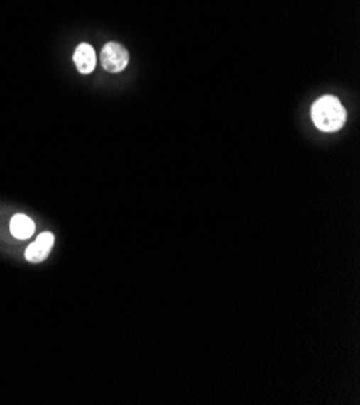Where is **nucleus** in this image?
I'll use <instances>...</instances> for the list:
<instances>
[{
	"instance_id": "obj_1",
	"label": "nucleus",
	"mask_w": 360,
	"mask_h": 405,
	"mask_svg": "<svg viewBox=\"0 0 360 405\" xmlns=\"http://www.w3.org/2000/svg\"><path fill=\"white\" fill-rule=\"evenodd\" d=\"M312 121L323 133H334L344 126L346 110L338 97L323 96L312 105Z\"/></svg>"
},
{
	"instance_id": "obj_2",
	"label": "nucleus",
	"mask_w": 360,
	"mask_h": 405,
	"mask_svg": "<svg viewBox=\"0 0 360 405\" xmlns=\"http://www.w3.org/2000/svg\"><path fill=\"white\" fill-rule=\"evenodd\" d=\"M100 58H102L104 68L107 70L109 73H120L128 67L129 54L121 44L109 43L104 45Z\"/></svg>"
},
{
	"instance_id": "obj_3",
	"label": "nucleus",
	"mask_w": 360,
	"mask_h": 405,
	"mask_svg": "<svg viewBox=\"0 0 360 405\" xmlns=\"http://www.w3.org/2000/svg\"><path fill=\"white\" fill-rule=\"evenodd\" d=\"M54 243H55V238L52 233L45 231L43 234H39L38 239L34 240V243L29 245L25 252L26 260L31 262V263L44 262L45 258L49 257L52 248H54Z\"/></svg>"
},
{
	"instance_id": "obj_4",
	"label": "nucleus",
	"mask_w": 360,
	"mask_h": 405,
	"mask_svg": "<svg viewBox=\"0 0 360 405\" xmlns=\"http://www.w3.org/2000/svg\"><path fill=\"white\" fill-rule=\"evenodd\" d=\"M73 62L80 73H92L94 68H96V50H94V47L86 43L80 44L73 54Z\"/></svg>"
},
{
	"instance_id": "obj_5",
	"label": "nucleus",
	"mask_w": 360,
	"mask_h": 405,
	"mask_svg": "<svg viewBox=\"0 0 360 405\" xmlns=\"http://www.w3.org/2000/svg\"><path fill=\"white\" fill-rule=\"evenodd\" d=\"M34 230H36V226H34V221L26 215H21V213L15 215L10 221V231L16 239L31 238Z\"/></svg>"
}]
</instances>
